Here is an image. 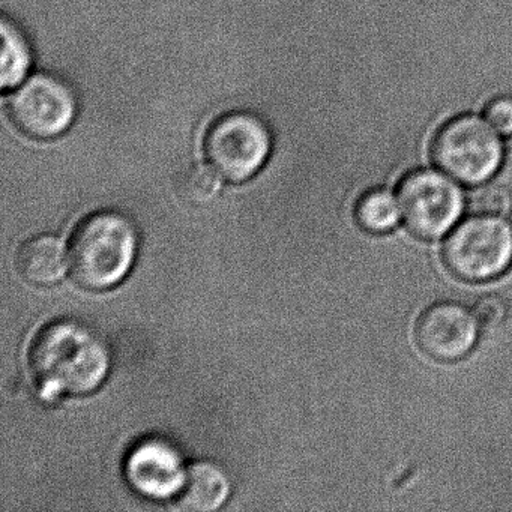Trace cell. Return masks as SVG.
Here are the masks:
<instances>
[{
	"label": "cell",
	"mask_w": 512,
	"mask_h": 512,
	"mask_svg": "<svg viewBox=\"0 0 512 512\" xmlns=\"http://www.w3.org/2000/svg\"><path fill=\"white\" fill-rule=\"evenodd\" d=\"M407 229L421 239H437L457 223L464 208L461 188L436 170H415L398 187Z\"/></svg>",
	"instance_id": "cell-6"
},
{
	"label": "cell",
	"mask_w": 512,
	"mask_h": 512,
	"mask_svg": "<svg viewBox=\"0 0 512 512\" xmlns=\"http://www.w3.org/2000/svg\"><path fill=\"white\" fill-rule=\"evenodd\" d=\"M64 244L53 235L26 239L16 253V268L28 283L50 286L61 280L65 272Z\"/></svg>",
	"instance_id": "cell-11"
},
{
	"label": "cell",
	"mask_w": 512,
	"mask_h": 512,
	"mask_svg": "<svg viewBox=\"0 0 512 512\" xmlns=\"http://www.w3.org/2000/svg\"><path fill=\"white\" fill-rule=\"evenodd\" d=\"M433 160L442 172L455 181L481 185L502 164V140L485 118L460 116L437 133L433 143Z\"/></svg>",
	"instance_id": "cell-5"
},
{
	"label": "cell",
	"mask_w": 512,
	"mask_h": 512,
	"mask_svg": "<svg viewBox=\"0 0 512 512\" xmlns=\"http://www.w3.org/2000/svg\"><path fill=\"white\" fill-rule=\"evenodd\" d=\"M2 88L8 89L19 85L31 67V49L28 41L20 34L19 29L13 23L4 20L2 22Z\"/></svg>",
	"instance_id": "cell-13"
},
{
	"label": "cell",
	"mask_w": 512,
	"mask_h": 512,
	"mask_svg": "<svg viewBox=\"0 0 512 512\" xmlns=\"http://www.w3.org/2000/svg\"><path fill=\"white\" fill-rule=\"evenodd\" d=\"M485 121L499 136H512V98L500 97L485 109Z\"/></svg>",
	"instance_id": "cell-16"
},
{
	"label": "cell",
	"mask_w": 512,
	"mask_h": 512,
	"mask_svg": "<svg viewBox=\"0 0 512 512\" xmlns=\"http://www.w3.org/2000/svg\"><path fill=\"white\" fill-rule=\"evenodd\" d=\"M400 200L391 191L376 188L359 199L355 209L356 221L368 233L391 232L401 217Z\"/></svg>",
	"instance_id": "cell-12"
},
{
	"label": "cell",
	"mask_w": 512,
	"mask_h": 512,
	"mask_svg": "<svg viewBox=\"0 0 512 512\" xmlns=\"http://www.w3.org/2000/svg\"><path fill=\"white\" fill-rule=\"evenodd\" d=\"M479 320L475 311L460 302L430 305L415 325L419 349L434 361L455 362L466 358L478 340Z\"/></svg>",
	"instance_id": "cell-8"
},
{
	"label": "cell",
	"mask_w": 512,
	"mask_h": 512,
	"mask_svg": "<svg viewBox=\"0 0 512 512\" xmlns=\"http://www.w3.org/2000/svg\"><path fill=\"white\" fill-rule=\"evenodd\" d=\"M475 316L481 325L496 328L506 316V305L497 295H485L475 304Z\"/></svg>",
	"instance_id": "cell-17"
},
{
	"label": "cell",
	"mask_w": 512,
	"mask_h": 512,
	"mask_svg": "<svg viewBox=\"0 0 512 512\" xmlns=\"http://www.w3.org/2000/svg\"><path fill=\"white\" fill-rule=\"evenodd\" d=\"M29 368L41 389L52 395L97 391L110 371V350L88 323L61 319L37 332L29 349Z\"/></svg>",
	"instance_id": "cell-1"
},
{
	"label": "cell",
	"mask_w": 512,
	"mask_h": 512,
	"mask_svg": "<svg viewBox=\"0 0 512 512\" xmlns=\"http://www.w3.org/2000/svg\"><path fill=\"white\" fill-rule=\"evenodd\" d=\"M511 206V194L497 185L478 188L470 197V209L476 214L502 215L506 214Z\"/></svg>",
	"instance_id": "cell-15"
},
{
	"label": "cell",
	"mask_w": 512,
	"mask_h": 512,
	"mask_svg": "<svg viewBox=\"0 0 512 512\" xmlns=\"http://www.w3.org/2000/svg\"><path fill=\"white\" fill-rule=\"evenodd\" d=\"M443 262L455 277L481 283L499 277L512 263V226L500 215H473L446 239Z\"/></svg>",
	"instance_id": "cell-4"
},
{
	"label": "cell",
	"mask_w": 512,
	"mask_h": 512,
	"mask_svg": "<svg viewBox=\"0 0 512 512\" xmlns=\"http://www.w3.org/2000/svg\"><path fill=\"white\" fill-rule=\"evenodd\" d=\"M125 473L137 493L164 500L178 497L187 469L172 443L160 437H148L131 449Z\"/></svg>",
	"instance_id": "cell-9"
},
{
	"label": "cell",
	"mask_w": 512,
	"mask_h": 512,
	"mask_svg": "<svg viewBox=\"0 0 512 512\" xmlns=\"http://www.w3.org/2000/svg\"><path fill=\"white\" fill-rule=\"evenodd\" d=\"M203 149L209 167L218 176L241 184L253 178L268 161L271 131L254 113L233 110L209 125Z\"/></svg>",
	"instance_id": "cell-3"
},
{
	"label": "cell",
	"mask_w": 512,
	"mask_h": 512,
	"mask_svg": "<svg viewBox=\"0 0 512 512\" xmlns=\"http://www.w3.org/2000/svg\"><path fill=\"white\" fill-rule=\"evenodd\" d=\"M11 124L32 140H53L73 125L77 98L73 89L52 74L26 80L7 104Z\"/></svg>",
	"instance_id": "cell-7"
},
{
	"label": "cell",
	"mask_w": 512,
	"mask_h": 512,
	"mask_svg": "<svg viewBox=\"0 0 512 512\" xmlns=\"http://www.w3.org/2000/svg\"><path fill=\"white\" fill-rule=\"evenodd\" d=\"M139 233L127 215L100 211L80 221L71 235L68 262L77 286L101 292L118 286L133 268Z\"/></svg>",
	"instance_id": "cell-2"
},
{
	"label": "cell",
	"mask_w": 512,
	"mask_h": 512,
	"mask_svg": "<svg viewBox=\"0 0 512 512\" xmlns=\"http://www.w3.org/2000/svg\"><path fill=\"white\" fill-rule=\"evenodd\" d=\"M230 494V479L220 464L200 460L187 467L178 506L187 511L209 512L220 508Z\"/></svg>",
	"instance_id": "cell-10"
},
{
	"label": "cell",
	"mask_w": 512,
	"mask_h": 512,
	"mask_svg": "<svg viewBox=\"0 0 512 512\" xmlns=\"http://www.w3.org/2000/svg\"><path fill=\"white\" fill-rule=\"evenodd\" d=\"M173 187L182 202L203 206L217 197L221 185L214 170L200 164H191L176 175Z\"/></svg>",
	"instance_id": "cell-14"
}]
</instances>
